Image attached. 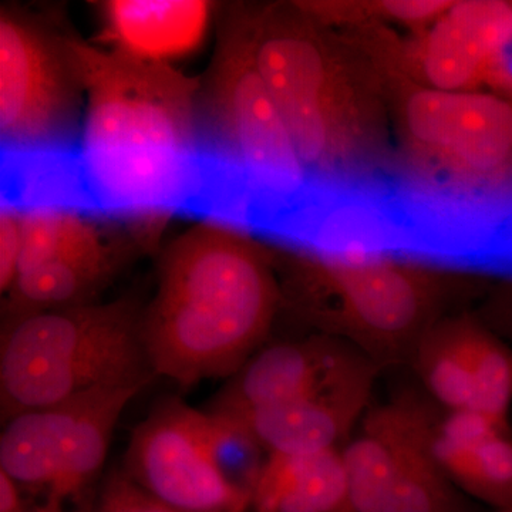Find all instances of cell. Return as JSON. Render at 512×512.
<instances>
[{
  "instance_id": "obj_2",
  "label": "cell",
  "mask_w": 512,
  "mask_h": 512,
  "mask_svg": "<svg viewBox=\"0 0 512 512\" xmlns=\"http://www.w3.org/2000/svg\"><path fill=\"white\" fill-rule=\"evenodd\" d=\"M268 259L241 229L204 221L165 252L143 313L154 376L188 387L232 377L261 349L278 306Z\"/></svg>"
},
{
  "instance_id": "obj_10",
  "label": "cell",
  "mask_w": 512,
  "mask_h": 512,
  "mask_svg": "<svg viewBox=\"0 0 512 512\" xmlns=\"http://www.w3.org/2000/svg\"><path fill=\"white\" fill-rule=\"evenodd\" d=\"M82 80L67 49L18 13L0 15L2 150H60L82 136Z\"/></svg>"
},
{
  "instance_id": "obj_16",
  "label": "cell",
  "mask_w": 512,
  "mask_h": 512,
  "mask_svg": "<svg viewBox=\"0 0 512 512\" xmlns=\"http://www.w3.org/2000/svg\"><path fill=\"white\" fill-rule=\"evenodd\" d=\"M431 410L414 394H402L365 414L342 450L350 512H379L394 468L410 434Z\"/></svg>"
},
{
  "instance_id": "obj_6",
  "label": "cell",
  "mask_w": 512,
  "mask_h": 512,
  "mask_svg": "<svg viewBox=\"0 0 512 512\" xmlns=\"http://www.w3.org/2000/svg\"><path fill=\"white\" fill-rule=\"evenodd\" d=\"M265 458L237 421L167 400L131 434L124 473L180 512H248Z\"/></svg>"
},
{
  "instance_id": "obj_23",
  "label": "cell",
  "mask_w": 512,
  "mask_h": 512,
  "mask_svg": "<svg viewBox=\"0 0 512 512\" xmlns=\"http://www.w3.org/2000/svg\"><path fill=\"white\" fill-rule=\"evenodd\" d=\"M92 512H180L148 494L126 473L113 474L96 497Z\"/></svg>"
},
{
  "instance_id": "obj_25",
  "label": "cell",
  "mask_w": 512,
  "mask_h": 512,
  "mask_svg": "<svg viewBox=\"0 0 512 512\" xmlns=\"http://www.w3.org/2000/svg\"><path fill=\"white\" fill-rule=\"evenodd\" d=\"M0 512H29L28 500L18 485L0 473Z\"/></svg>"
},
{
  "instance_id": "obj_19",
  "label": "cell",
  "mask_w": 512,
  "mask_h": 512,
  "mask_svg": "<svg viewBox=\"0 0 512 512\" xmlns=\"http://www.w3.org/2000/svg\"><path fill=\"white\" fill-rule=\"evenodd\" d=\"M207 9L202 2H111L107 26L119 43L117 49L164 60L198 42Z\"/></svg>"
},
{
  "instance_id": "obj_13",
  "label": "cell",
  "mask_w": 512,
  "mask_h": 512,
  "mask_svg": "<svg viewBox=\"0 0 512 512\" xmlns=\"http://www.w3.org/2000/svg\"><path fill=\"white\" fill-rule=\"evenodd\" d=\"M511 46L512 3L464 0L426 29L414 60L427 87L476 92Z\"/></svg>"
},
{
  "instance_id": "obj_7",
  "label": "cell",
  "mask_w": 512,
  "mask_h": 512,
  "mask_svg": "<svg viewBox=\"0 0 512 512\" xmlns=\"http://www.w3.org/2000/svg\"><path fill=\"white\" fill-rule=\"evenodd\" d=\"M309 308L377 367L412 359L437 322L439 278L413 259L392 255H302Z\"/></svg>"
},
{
  "instance_id": "obj_15",
  "label": "cell",
  "mask_w": 512,
  "mask_h": 512,
  "mask_svg": "<svg viewBox=\"0 0 512 512\" xmlns=\"http://www.w3.org/2000/svg\"><path fill=\"white\" fill-rule=\"evenodd\" d=\"M433 448L461 493L495 511L512 508V436L507 420L474 412L447 413L434 424Z\"/></svg>"
},
{
  "instance_id": "obj_22",
  "label": "cell",
  "mask_w": 512,
  "mask_h": 512,
  "mask_svg": "<svg viewBox=\"0 0 512 512\" xmlns=\"http://www.w3.org/2000/svg\"><path fill=\"white\" fill-rule=\"evenodd\" d=\"M448 0H384V2L349 3L340 6L342 22L366 18H383L412 28H429L453 6Z\"/></svg>"
},
{
  "instance_id": "obj_11",
  "label": "cell",
  "mask_w": 512,
  "mask_h": 512,
  "mask_svg": "<svg viewBox=\"0 0 512 512\" xmlns=\"http://www.w3.org/2000/svg\"><path fill=\"white\" fill-rule=\"evenodd\" d=\"M427 393L447 413L474 412L507 420L512 403V355L468 319L436 322L412 359Z\"/></svg>"
},
{
  "instance_id": "obj_24",
  "label": "cell",
  "mask_w": 512,
  "mask_h": 512,
  "mask_svg": "<svg viewBox=\"0 0 512 512\" xmlns=\"http://www.w3.org/2000/svg\"><path fill=\"white\" fill-rule=\"evenodd\" d=\"M23 244V212L2 207L0 211V289L8 293L18 276Z\"/></svg>"
},
{
  "instance_id": "obj_9",
  "label": "cell",
  "mask_w": 512,
  "mask_h": 512,
  "mask_svg": "<svg viewBox=\"0 0 512 512\" xmlns=\"http://www.w3.org/2000/svg\"><path fill=\"white\" fill-rule=\"evenodd\" d=\"M404 153L421 183L490 191L512 181V101L413 87L400 107Z\"/></svg>"
},
{
  "instance_id": "obj_5",
  "label": "cell",
  "mask_w": 512,
  "mask_h": 512,
  "mask_svg": "<svg viewBox=\"0 0 512 512\" xmlns=\"http://www.w3.org/2000/svg\"><path fill=\"white\" fill-rule=\"evenodd\" d=\"M134 303H83L6 320L0 340L3 423L96 390L154 379Z\"/></svg>"
},
{
  "instance_id": "obj_8",
  "label": "cell",
  "mask_w": 512,
  "mask_h": 512,
  "mask_svg": "<svg viewBox=\"0 0 512 512\" xmlns=\"http://www.w3.org/2000/svg\"><path fill=\"white\" fill-rule=\"evenodd\" d=\"M140 387L96 390L18 414L3 424L0 473L18 485L29 512H92L114 430Z\"/></svg>"
},
{
  "instance_id": "obj_21",
  "label": "cell",
  "mask_w": 512,
  "mask_h": 512,
  "mask_svg": "<svg viewBox=\"0 0 512 512\" xmlns=\"http://www.w3.org/2000/svg\"><path fill=\"white\" fill-rule=\"evenodd\" d=\"M104 241L86 215L70 211L23 212V244L19 271L83 251ZM18 278V276H16Z\"/></svg>"
},
{
  "instance_id": "obj_17",
  "label": "cell",
  "mask_w": 512,
  "mask_h": 512,
  "mask_svg": "<svg viewBox=\"0 0 512 512\" xmlns=\"http://www.w3.org/2000/svg\"><path fill=\"white\" fill-rule=\"evenodd\" d=\"M252 512H350L342 450L269 454L254 491Z\"/></svg>"
},
{
  "instance_id": "obj_3",
  "label": "cell",
  "mask_w": 512,
  "mask_h": 512,
  "mask_svg": "<svg viewBox=\"0 0 512 512\" xmlns=\"http://www.w3.org/2000/svg\"><path fill=\"white\" fill-rule=\"evenodd\" d=\"M247 16L252 52L312 177L369 171L382 141L373 86L322 23L299 6Z\"/></svg>"
},
{
  "instance_id": "obj_4",
  "label": "cell",
  "mask_w": 512,
  "mask_h": 512,
  "mask_svg": "<svg viewBox=\"0 0 512 512\" xmlns=\"http://www.w3.org/2000/svg\"><path fill=\"white\" fill-rule=\"evenodd\" d=\"M205 170L229 214L258 232L312 175L256 67L247 16L225 26L198 94Z\"/></svg>"
},
{
  "instance_id": "obj_26",
  "label": "cell",
  "mask_w": 512,
  "mask_h": 512,
  "mask_svg": "<svg viewBox=\"0 0 512 512\" xmlns=\"http://www.w3.org/2000/svg\"><path fill=\"white\" fill-rule=\"evenodd\" d=\"M495 512H512V508H508V510H501V511H495Z\"/></svg>"
},
{
  "instance_id": "obj_14",
  "label": "cell",
  "mask_w": 512,
  "mask_h": 512,
  "mask_svg": "<svg viewBox=\"0 0 512 512\" xmlns=\"http://www.w3.org/2000/svg\"><path fill=\"white\" fill-rule=\"evenodd\" d=\"M377 366L363 357L320 392L234 420L269 454H305L339 448L365 417ZM231 420V419H229Z\"/></svg>"
},
{
  "instance_id": "obj_18",
  "label": "cell",
  "mask_w": 512,
  "mask_h": 512,
  "mask_svg": "<svg viewBox=\"0 0 512 512\" xmlns=\"http://www.w3.org/2000/svg\"><path fill=\"white\" fill-rule=\"evenodd\" d=\"M113 269L106 242L20 272L8 292V320L89 303Z\"/></svg>"
},
{
  "instance_id": "obj_20",
  "label": "cell",
  "mask_w": 512,
  "mask_h": 512,
  "mask_svg": "<svg viewBox=\"0 0 512 512\" xmlns=\"http://www.w3.org/2000/svg\"><path fill=\"white\" fill-rule=\"evenodd\" d=\"M436 421L430 413L410 434L379 512H473L434 453Z\"/></svg>"
},
{
  "instance_id": "obj_1",
  "label": "cell",
  "mask_w": 512,
  "mask_h": 512,
  "mask_svg": "<svg viewBox=\"0 0 512 512\" xmlns=\"http://www.w3.org/2000/svg\"><path fill=\"white\" fill-rule=\"evenodd\" d=\"M86 111L76 147L89 214H191L201 183V82L165 60L67 39Z\"/></svg>"
},
{
  "instance_id": "obj_12",
  "label": "cell",
  "mask_w": 512,
  "mask_h": 512,
  "mask_svg": "<svg viewBox=\"0 0 512 512\" xmlns=\"http://www.w3.org/2000/svg\"><path fill=\"white\" fill-rule=\"evenodd\" d=\"M366 357L338 339L278 343L259 349L215 399L210 412L239 420L259 410L306 399Z\"/></svg>"
}]
</instances>
